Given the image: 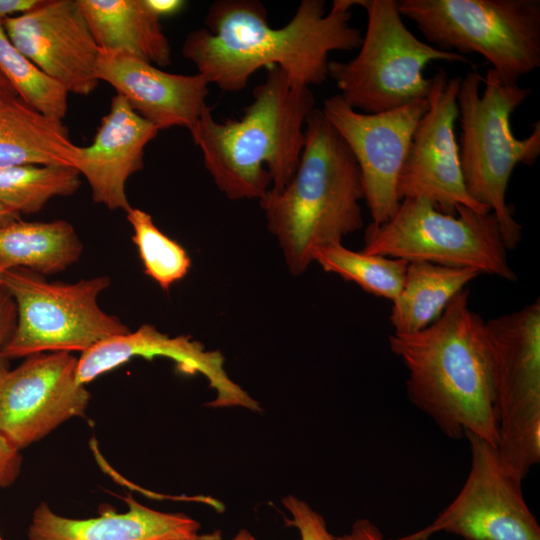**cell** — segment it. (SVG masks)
Segmentation results:
<instances>
[{
	"mask_svg": "<svg viewBox=\"0 0 540 540\" xmlns=\"http://www.w3.org/2000/svg\"><path fill=\"white\" fill-rule=\"evenodd\" d=\"M355 5L334 0L326 12L323 0H302L290 21L276 28L260 1L218 0L206 13L205 27L191 31L181 51L197 73L225 92L243 90L256 71L271 66L298 85H321L329 77V55L362 43L361 31L350 24Z\"/></svg>",
	"mask_w": 540,
	"mask_h": 540,
	"instance_id": "cell-1",
	"label": "cell"
},
{
	"mask_svg": "<svg viewBox=\"0 0 540 540\" xmlns=\"http://www.w3.org/2000/svg\"><path fill=\"white\" fill-rule=\"evenodd\" d=\"M459 292L424 329L391 334L393 354L407 370L409 401L448 438L466 432L496 446L499 440L493 364L485 321Z\"/></svg>",
	"mask_w": 540,
	"mask_h": 540,
	"instance_id": "cell-2",
	"label": "cell"
},
{
	"mask_svg": "<svg viewBox=\"0 0 540 540\" xmlns=\"http://www.w3.org/2000/svg\"><path fill=\"white\" fill-rule=\"evenodd\" d=\"M239 119L218 121L207 106L189 131L217 188L230 200L263 199L293 177L315 108L310 87L292 82L277 66Z\"/></svg>",
	"mask_w": 540,
	"mask_h": 540,
	"instance_id": "cell-3",
	"label": "cell"
},
{
	"mask_svg": "<svg viewBox=\"0 0 540 540\" xmlns=\"http://www.w3.org/2000/svg\"><path fill=\"white\" fill-rule=\"evenodd\" d=\"M362 176L351 150L324 115L314 108L305 123L297 169L279 192L268 191L260 205L293 276L313 262L316 248L342 243L363 228Z\"/></svg>",
	"mask_w": 540,
	"mask_h": 540,
	"instance_id": "cell-4",
	"label": "cell"
},
{
	"mask_svg": "<svg viewBox=\"0 0 540 540\" xmlns=\"http://www.w3.org/2000/svg\"><path fill=\"white\" fill-rule=\"evenodd\" d=\"M530 93V88L502 82L488 68L485 77L471 70L461 78L457 96L464 185L477 203L496 216L508 251L522 239V226L506 202L508 183L517 165L532 166L540 155L539 121L523 139L511 129V115Z\"/></svg>",
	"mask_w": 540,
	"mask_h": 540,
	"instance_id": "cell-5",
	"label": "cell"
},
{
	"mask_svg": "<svg viewBox=\"0 0 540 540\" xmlns=\"http://www.w3.org/2000/svg\"><path fill=\"white\" fill-rule=\"evenodd\" d=\"M367 15L358 54L347 62L330 60L328 75L339 95L362 113L392 110L426 99L431 80L424 70L433 61L471 63L467 56L420 40L405 25L397 0H355Z\"/></svg>",
	"mask_w": 540,
	"mask_h": 540,
	"instance_id": "cell-6",
	"label": "cell"
},
{
	"mask_svg": "<svg viewBox=\"0 0 540 540\" xmlns=\"http://www.w3.org/2000/svg\"><path fill=\"white\" fill-rule=\"evenodd\" d=\"M430 45L483 56L506 84L540 67V0H400Z\"/></svg>",
	"mask_w": 540,
	"mask_h": 540,
	"instance_id": "cell-7",
	"label": "cell"
},
{
	"mask_svg": "<svg viewBox=\"0 0 540 540\" xmlns=\"http://www.w3.org/2000/svg\"><path fill=\"white\" fill-rule=\"evenodd\" d=\"M111 284L109 276L74 283L49 282L25 268L5 270L2 286L16 307V324L2 355L28 357L46 352L83 353L129 328L98 305L99 295Z\"/></svg>",
	"mask_w": 540,
	"mask_h": 540,
	"instance_id": "cell-8",
	"label": "cell"
},
{
	"mask_svg": "<svg viewBox=\"0 0 540 540\" xmlns=\"http://www.w3.org/2000/svg\"><path fill=\"white\" fill-rule=\"evenodd\" d=\"M507 251L492 212L459 206L456 214H445L423 198H405L389 220L371 223L362 249L407 262L470 268L515 282Z\"/></svg>",
	"mask_w": 540,
	"mask_h": 540,
	"instance_id": "cell-9",
	"label": "cell"
},
{
	"mask_svg": "<svg viewBox=\"0 0 540 540\" xmlns=\"http://www.w3.org/2000/svg\"><path fill=\"white\" fill-rule=\"evenodd\" d=\"M499 440L506 470L521 481L540 462V300L485 321Z\"/></svg>",
	"mask_w": 540,
	"mask_h": 540,
	"instance_id": "cell-10",
	"label": "cell"
},
{
	"mask_svg": "<svg viewBox=\"0 0 540 540\" xmlns=\"http://www.w3.org/2000/svg\"><path fill=\"white\" fill-rule=\"evenodd\" d=\"M464 437L471 464L463 487L432 523L406 536L431 538L446 532L463 540H540L522 481L506 470L496 446L469 432Z\"/></svg>",
	"mask_w": 540,
	"mask_h": 540,
	"instance_id": "cell-11",
	"label": "cell"
},
{
	"mask_svg": "<svg viewBox=\"0 0 540 540\" xmlns=\"http://www.w3.org/2000/svg\"><path fill=\"white\" fill-rule=\"evenodd\" d=\"M461 78L449 77L443 69L430 77L428 108L414 130L397 193L400 201L423 198L445 214H456L459 206L488 213L468 194L463 181L455 136Z\"/></svg>",
	"mask_w": 540,
	"mask_h": 540,
	"instance_id": "cell-12",
	"label": "cell"
},
{
	"mask_svg": "<svg viewBox=\"0 0 540 540\" xmlns=\"http://www.w3.org/2000/svg\"><path fill=\"white\" fill-rule=\"evenodd\" d=\"M427 108V99H420L369 114L353 109L339 94L324 100V115L359 166L371 223L386 222L400 205L398 179L414 130Z\"/></svg>",
	"mask_w": 540,
	"mask_h": 540,
	"instance_id": "cell-13",
	"label": "cell"
},
{
	"mask_svg": "<svg viewBox=\"0 0 540 540\" xmlns=\"http://www.w3.org/2000/svg\"><path fill=\"white\" fill-rule=\"evenodd\" d=\"M77 366L71 353L46 352L0 372V432L17 449L85 416L90 393L77 381Z\"/></svg>",
	"mask_w": 540,
	"mask_h": 540,
	"instance_id": "cell-14",
	"label": "cell"
},
{
	"mask_svg": "<svg viewBox=\"0 0 540 540\" xmlns=\"http://www.w3.org/2000/svg\"><path fill=\"white\" fill-rule=\"evenodd\" d=\"M2 22L12 44L68 93L84 96L97 88L100 48L77 0H41Z\"/></svg>",
	"mask_w": 540,
	"mask_h": 540,
	"instance_id": "cell-15",
	"label": "cell"
},
{
	"mask_svg": "<svg viewBox=\"0 0 540 540\" xmlns=\"http://www.w3.org/2000/svg\"><path fill=\"white\" fill-rule=\"evenodd\" d=\"M134 357L148 360L154 357L168 358L183 374L203 375L216 391V398L207 403L210 407H242L261 411L259 403L230 379L220 351L206 350L201 342L193 340L190 335L170 337L151 324H143L133 332L107 338L81 353L77 381L86 385Z\"/></svg>",
	"mask_w": 540,
	"mask_h": 540,
	"instance_id": "cell-16",
	"label": "cell"
},
{
	"mask_svg": "<svg viewBox=\"0 0 540 540\" xmlns=\"http://www.w3.org/2000/svg\"><path fill=\"white\" fill-rule=\"evenodd\" d=\"M96 76L159 130L190 131L208 106L210 84L199 73H170L133 56L100 50Z\"/></svg>",
	"mask_w": 540,
	"mask_h": 540,
	"instance_id": "cell-17",
	"label": "cell"
},
{
	"mask_svg": "<svg viewBox=\"0 0 540 540\" xmlns=\"http://www.w3.org/2000/svg\"><path fill=\"white\" fill-rule=\"evenodd\" d=\"M159 129L116 94L88 146H78L74 168L87 180L95 203L125 213L132 207L127 180L143 169L144 150Z\"/></svg>",
	"mask_w": 540,
	"mask_h": 540,
	"instance_id": "cell-18",
	"label": "cell"
},
{
	"mask_svg": "<svg viewBox=\"0 0 540 540\" xmlns=\"http://www.w3.org/2000/svg\"><path fill=\"white\" fill-rule=\"evenodd\" d=\"M124 500L128 511L105 505L88 519L60 516L42 502L33 512L28 540H178L198 534L200 523L186 514L157 511L130 494Z\"/></svg>",
	"mask_w": 540,
	"mask_h": 540,
	"instance_id": "cell-19",
	"label": "cell"
},
{
	"mask_svg": "<svg viewBox=\"0 0 540 540\" xmlns=\"http://www.w3.org/2000/svg\"><path fill=\"white\" fill-rule=\"evenodd\" d=\"M102 51L133 56L157 67L171 63V48L160 19L143 0H77Z\"/></svg>",
	"mask_w": 540,
	"mask_h": 540,
	"instance_id": "cell-20",
	"label": "cell"
},
{
	"mask_svg": "<svg viewBox=\"0 0 540 540\" xmlns=\"http://www.w3.org/2000/svg\"><path fill=\"white\" fill-rule=\"evenodd\" d=\"M78 146L62 121L19 96L0 100V168L35 164L75 166Z\"/></svg>",
	"mask_w": 540,
	"mask_h": 540,
	"instance_id": "cell-21",
	"label": "cell"
},
{
	"mask_svg": "<svg viewBox=\"0 0 540 540\" xmlns=\"http://www.w3.org/2000/svg\"><path fill=\"white\" fill-rule=\"evenodd\" d=\"M479 275L470 268L409 262L403 286L392 301L389 315L394 333L410 334L430 325L452 298Z\"/></svg>",
	"mask_w": 540,
	"mask_h": 540,
	"instance_id": "cell-22",
	"label": "cell"
},
{
	"mask_svg": "<svg viewBox=\"0 0 540 540\" xmlns=\"http://www.w3.org/2000/svg\"><path fill=\"white\" fill-rule=\"evenodd\" d=\"M82 252L75 228L65 220L18 219L0 227V263L6 270L25 268L50 275L77 262Z\"/></svg>",
	"mask_w": 540,
	"mask_h": 540,
	"instance_id": "cell-23",
	"label": "cell"
},
{
	"mask_svg": "<svg viewBox=\"0 0 540 540\" xmlns=\"http://www.w3.org/2000/svg\"><path fill=\"white\" fill-rule=\"evenodd\" d=\"M73 167L25 164L0 168V204L17 215L39 212L54 197L71 196L80 187Z\"/></svg>",
	"mask_w": 540,
	"mask_h": 540,
	"instance_id": "cell-24",
	"label": "cell"
},
{
	"mask_svg": "<svg viewBox=\"0 0 540 540\" xmlns=\"http://www.w3.org/2000/svg\"><path fill=\"white\" fill-rule=\"evenodd\" d=\"M312 260L325 272L336 274L354 282L367 293L391 301L403 286L409 263L402 259L353 251L342 243L316 248Z\"/></svg>",
	"mask_w": 540,
	"mask_h": 540,
	"instance_id": "cell-25",
	"label": "cell"
},
{
	"mask_svg": "<svg viewBox=\"0 0 540 540\" xmlns=\"http://www.w3.org/2000/svg\"><path fill=\"white\" fill-rule=\"evenodd\" d=\"M0 72L18 96L40 113L60 121L66 116L68 91L12 44L1 19Z\"/></svg>",
	"mask_w": 540,
	"mask_h": 540,
	"instance_id": "cell-26",
	"label": "cell"
},
{
	"mask_svg": "<svg viewBox=\"0 0 540 540\" xmlns=\"http://www.w3.org/2000/svg\"><path fill=\"white\" fill-rule=\"evenodd\" d=\"M126 217L133 229L132 241L137 247L144 273L163 290L183 279L190 267L187 251L164 234L146 211L131 207Z\"/></svg>",
	"mask_w": 540,
	"mask_h": 540,
	"instance_id": "cell-27",
	"label": "cell"
},
{
	"mask_svg": "<svg viewBox=\"0 0 540 540\" xmlns=\"http://www.w3.org/2000/svg\"><path fill=\"white\" fill-rule=\"evenodd\" d=\"M283 506L292 518L287 525L294 526L300 533L301 540H336L329 532L326 521L305 501L289 495L282 499ZM233 540H254L245 530H241Z\"/></svg>",
	"mask_w": 540,
	"mask_h": 540,
	"instance_id": "cell-28",
	"label": "cell"
},
{
	"mask_svg": "<svg viewBox=\"0 0 540 540\" xmlns=\"http://www.w3.org/2000/svg\"><path fill=\"white\" fill-rule=\"evenodd\" d=\"M19 451L0 432V488L10 486L18 477L22 461Z\"/></svg>",
	"mask_w": 540,
	"mask_h": 540,
	"instance_id": "cell-29",
	"label": "cell"
},
{
	"mask_svg": "<svg viewBox=\"0 0 540 540\" xmlns=\"http://www.w3.org/2000/svg\"><path fill=\"white\" fill-rule=\"evenodd\" d=\"M16 324V307L9 293L0 288V372L7 368V360L2 351Z\"/></svg>",
	"mask_w": 540,
	"mask_h": 540,
	"instance_id": "cell-30",
	"label": "cell"
},
{
	"mask_svg": "<svg viewBox=\"0 0 540 540\" xmlns=\"http://www.w3.org/2000/svg\"><path fill=\"white\" fill-rule=\"evenodd\" d=\"M336 540H385L379 527L369 519H357L349 533L335 537ZM396 540H433L431 538H410L406 535Z\"/></svg>",
	"mask_w": 540,
	"mask_h": 540,
	"instance_id": "cell-31",
	"label": "cell"
},
{
	"mask_svg": "<svg viewBox=\"0 0 540 540\" xmlns=\"http://www.w3.org/2000/svg\"><path fill=\"white\" fill-rule=\"evenodd\" d=\"M143 3L160 20L180 13L187 4L183 0H143Z\"/></svg>",
	"mask_w": 540,
	"mask_h": 540,
	"instance_id": "cell-32",
	"label": "cell"
},
{
	"mask_svg": "<svg viewBox=\"0 0 540 540\" xmlns=\"http://www.w3.org/2000/svg\"><path fill=\"white\" fill-rule=\"evenodd\" d=\"M41 0H0V19L16 17L35 8Z\"/></svg>",
	"mask_w": 540,
	"mask_h": 540,
	"instance_id": "cell-33",
	"label": "cell"
},
{
	"mask_svg": "<svg viewBox=\"0 0 540 540\" xmlns=\"http://www.w3.org/2000/svg\"><path fill=\"white\" fill-rule=\"evenodd\" d=\"M13 96H18V94L0 72V100Z\"/></svg>",
	"mask_w": 540,
	"mask_h": 540,
	"instance_id": "cell-34",
	"label": "cell"
},
{
	"mask_svg": "<svg viewBox=\"0 0 540 540\" xmlns=\"http://www.w3.org/2000/svg\"><path fill=\"white\" fill-rule=\"evenodd\" d=\"M18 219H20L19 215L0 204V227L8 225Z\"/></svg>",
	"mask_w": 540,
	"mask_h": 540,
	"instance_id": "cell-35",
	"label": "cell"
},
{
	"mask_svg": "<svg viewBox=\"0 0 540 540\" xmlns=\"http://www.w3.org/2000/svg\"><path fill=\"white\" fill-rule=\"evenodd\" d=\"M178 540H222V534L220 530H215L211 533L196 534L192 537Z\"/></svg>",
	"mask_w": 540,
	"mask_h": 540,
	"instance_id": "cell-36",
	"label": "cell"
},
{
	"mask_svg": "<svg viewBox=\"0 0 540 540\" xmlns=\"http://www.w3.org/2000/svg\"><path fill=\"white\" fill-rule=\"evenodd\" d=\"M6 269L2 266V264L0 263V288L2 287V275H3V272L5 271Z\"/></svg>",
	"mask_w": 540,
	"mask_h": 540,
	"instance_id": "cell-37",
	"label": "cell"
},
{
	"mask_svg": "<svg viewBox=\"0 0 540 540\" xmlns=\"http://www.w3.org/2000/svg\"><path fill=\"white\" fill-rule=\"evenodd\" d=\"M0 540H3V538L1 537V535H0Z\"/></svg>",
	"mask_w": 540,
	"mask_h": 540,
	"instance_id": "cell-38",
	"label": "cell"
}]
</instances>
